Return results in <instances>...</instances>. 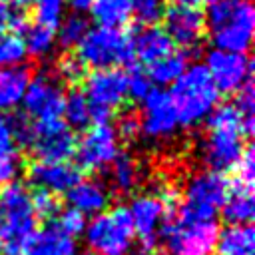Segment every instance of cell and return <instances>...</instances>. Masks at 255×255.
<instances>
[{"label":"cell","mask_w":255,"mask_h":255,"mask_svg":"<svg viewBox=\"0 0 255 255\" xmlns=\"http://www.w3.org/2000/svg\"><path fill=\"white\" fill-rule=\"evenodd\" d=\"M205 24L215 50L247 54L253 42L255 10L251 0H213Z\"/></svg>","instance_id":"cell-1"},{"label":"cell","mask_w":255,"mask_h":255,"mask_svg":"<svg viewBox=\"0 0 255 255\" xmlns=\"http://www.w3.org/2000/svg\"><path fill=\"white\" fill-rule=\"evenodd\" d=\"M167 94L177 116V124L185 128H193L205 122L221 98L203 64L187 66L181 78L169 86Z\"/></svg>","instance_id":"cell-2"},{"label":"cell","mask_w":255,"mask_h":255,"mask_svg":"<svg viewBox=\"0 0 255 255\" xmlns=\"http://www.w3.org/2000/svg\"><path fill=\"white\" fill-rule=\"evenodd\" d=\"M34 229L36 215L28 187L18 181L0 187V253L18 255Z\"/></svg>","instance_id":"cell-3"},{"label":"cell","mask_w":255,"mask_h":255,"mask_svg":"<svg viewBox=\"0 0 255 255\" xmlns=\"http://www.w3.org/2000/svg\"><path fill=\"white\" fill-rule=\"evenodd\" d=\"M229 193V179L217 171H199L189 177L183 199L179 201L177 209L171 211L179 219L189 221H205L215 219L217 211H221ZM169 215V213H167Z\"/></svg>","instance_id":"cell-4"},{"label":"cell","mask_w":255,"mask_h":255,"mask_svg":"<svg viewBox=\"0 0 255 255\" xmlns=\"http://www.w3.org/2000/svg\"><path fill=\"white\" fill-rule=\"evenodd\" d=\"M76 56L86 68L112 70L122 66H133L131 36L126 30L114 28H90L84 40L76 48Z\"/></svg>","instance_id":"cell-5"},{"label":"cell","mask_w":255,"mask_h":255,"mask_svg":"<svg viewBox=\"0 0 255 255\" xmlns=\"http://www.w3.org/2000/svg\"><path fill=\"white\" fill-rule=\"evenodd\" d=\"M133 235L131 215L126 205L102 211L86 225V241L96 255H128Z\"/></svg>","instance_id":"cell-6"},{"label":"cell","mask_w":255,"mask_h":255,"mask_svg":"<svg viewBox=\"0 0 255 255\" xmlns=\"http://www.w3.org/2000/svg\"><path fill=\"white\" fill-rule=\"evenodd\" d=\"M217 233L219 227L215 219L189 221L169 213L159 229V241H163L173 255H209L215 247Z\"/></svg>","instance_id":"cell-7"},{"label":"cell","mask_w":255,"mask_h":255,"mask_svg":"<svg viewBox=\"0 0 255 255\" xmlns=\"http://www.w3.org/2000/svg\"><path fill=\"white\" fill-rule=\"evenodd\" d=\"M86 98L90 104L92 126L108 124L112 114L124 106L128 98V72L122 68L94 70L86 76Z\"/></svg>","instance_id":"cell-8"},{"label":"cell","mask_w":255,"mask_h":255,"mask_svg":"<svg viewBox=\"0 0 255 255\" xmlns=\"http://www.w3.org/2000/svg\"><path fill=\"white\" fill-rule=\"evenodd\" d=\"M78 135L60 118L48 122H34V131L28 149L36 161L46 163H68L76 153Z\"/></svg>","instance_id":"cell-9"},{"label":"cell","mask_w":255,"mask_h":255,"mask_svg":"<svg viewBox=\"0 0 255 255\" xmlns=\"http://www.w3.org/2000/svg\"><path fill=\"white\" fill-rule=\"evenodd\" d=\"M64 100L66 96L58 76L40 72L30 78L22 98V106L28 118H34L36 122H48L62 118Z\"/></svg>","instance_id":"cell-10"},{"label":"cell","mask_w":255,"mask_h":255,"mask_svg":"<svg viewBox=\"0 0 255 255\" xmlns=\"http://www.w3.org/2000/svg\"><path fill=\"white\" fill-rule=\"evenodd\" d=\"M118 135L110 124L90 126L84 129L82 137L76 143V161L80 171H102L112 165L118 157Z\"/></svg>","instance_id":"cell-11"},{"label":"cell","mask_w":255,"mask_h":255,"mask_svg":"<svg viewBox=\"0 0 255 255\" xmlns=\"http://www.w3.org/2000/svg\"><path fill=\"white\" fill-rule=\"evenodd\" d=\"M129 215L133 223V233L139 237V255H153L159 245V229L167 215L165 205L153 193H143L131 199Z\"/></svg>","instance_id":"cell-12"},{"label":"cell","mask_w":255,"mask_h":255,"mask_svg":"<svg viewBox=\"0 0 255 255\" xmlns=\"http://www.w3.org/2000/svg\"><path fill=\"white\" fill-rule=\"evenodd\" d=\"M205 70L209 72L215 88L219 94H237L245 82L251 80L253 64L247 54L223 52V50H209L205 56Z\"/></svg>","instance_id":"cell-13"},{"label":"cell","mask_w":255,"mask_h":255,"mask_svg":"<svg viewBox=\"0 0 255 255\" xmlns=\"http://www.w3.org/2000/svg\"><path fill=\"white\" fill-rule=\"evenodd\" d=\"M245 151L243 135L237 129H207L199 143V157L209 171H233Z\"/></svg>","instance_id":"cell-14"},{"label":"cell","mask_w":255,"mask_h":255,"mask_svg":"<svg viewBox=\"0 0 255 255\" xmlns=\"http://www.w3.org/2000/svg\"><path fill=\"white\" fill-rule=\"evenodd\" d=\"M161 20L165 24L163 30L171 38L173 46H179L185 52H189L191 48L195 50L201 44V40L205 38L207 24H205V16L199 8L171 4V6H165Z\"/></svg>","instance_id":"cell-15"},{"label":"cell","mask_w":255,"mask_h":255,"mask_svg":"<svg viewBox=\"0 0 255 255\" xmlns=\"http://www.w3.org/2000/svg\"><path fill=\"white\" fill-rule=\"evenodd\" d=\"M143 114L139 120V131L151 139L169 137L177 129V116L173 112L169 94L161 88H151L149 94L141 102Z\"/></svg>","instance_id":"cell-16"},{"label":"cell","mask_w":255,"mask_h":255,"mask_svg":"<svg viewBox=\"0 0 255 255\" xmlns=\"http://www.w3.org/2000/svg\"><path fill=\"white\" fill-rule=\"evenodd\" d=\"M26 177L34 185V189L48 191L52 195H64L68 193L80 179L82 171L68 163H46V161H32L26 167Z\"/></svg>","instance_id":"cell-17"},{"label":"cell","mask_w":255,"mask_h":255,"mask_svg":"<svg viewBox=\"0 0 255 255\" xmlns=\"http://www.w3.org/2000/svg\"><path fill=\"white\" fill-rule=\"evenodd\" d=\"M131 36V50H133V58H137L141 64L151 66L157 60L169 56L171 52H175L171 38L167 36V32L163 30V26L155 24V26H141L137 28Z\"/></svg>","instance_id":"cell-18"},{"label":"cell","mask_w":255,"mask_h":255,"mask_svg":"<svg viewBox=\"0 0 255 255\" xmlns=\"http://www.w3.org/2000/svg\"><path fill=\"white\" fill-rule=\"evenodd\" d=\"M24 255H78L74 237L66 235L56 221L34 229L22 245Z\"/></svg>","instance_id":"cell-19"},{"label":"cell","mask_w":255,"mask_h":255,"mask_svg":"<svg viewBox=\"0 0 255 255\" xmlns=\"http://www.w3.org/2000/svg\"><path fill=\"white\" fill-rule=\"evenodd\" d=\"M70 207L78 209L84 215H100L110 201L108 189L102 181L98 179H80L68 193Z\"/></svg>","instance_id":"cell-20"},{"label":"cell","mask_w":255,"mask_h":255,"mask_svg":"<svg viewBox=\"0 0 255 255\" xmlns=\"http://www.w3.org/2000/svg\"><path fill=\"white\" fill-rule=\"evenodd\" d=\"M255 201L253 187L229 181V193L221 207V215L229 225H249L253 221Z\"/></svg>","instance_id":"cell-21"},{"label":"cell","mask_w":255,"mask_h":255,"mask_svg":"<svg viewBox=\"0 0 255 255\" xmlns=\"http://www.w3.org/2000/svg\"><path fill=\"white\" fill-rule=\"evenodd\" d=\"M32 74L26 66L0 68V114L16 110L22 104Z\"/></svg>","instance_id":"cell-22"},{"label":"cell","mask_w":255,"mask_h":255,"mask_svg":"<svg viewBox=\"0 0 255 255\" xmlns=\"http://www.w3.org/2000/svg\"><path fill=\"white\" fill-rule=\"evenodd\" d=\"M217 255H255V231L249 225H227L217 233Z\"/></svg>","instance_id":"cell-23"},{"label":"cell","mask_w":255,"mask_h":255,"mask_svg":"<svg viewBox=\"0 0 255 255\" xmlns=\"http://www.w3.org/2000/svg\"><path fill=\"white\" fill-rule=\"evenodd\" d=\"M88 12L100 28L114 30H122L124 26H128L133 16L131 0H94Z\"/></svg>","instance_id":"cell-24"},{"label":"cell","mask_w":255,"mask_h":255,"mask_svg":"<svg viewBox=\"0 0 255 255\" xmlns=\"http://www.w3.org/2000/svg\"><path fill=\"white\" fill-rule=\"evenodd\" d=\"M187 70V54L185 52H171L169 56L157 60L155 64L147 66V78L151 84L159 86H171L181 78V74Z\"/></svg>","instance_id":"cell-25"},{"label":"cell","mask_w":255,"mask_h":255,"mask_svg":"<svg viewBox=\"0 0 255 255\" xmlns=\"http://www.w3.org/2000/svg\"><path fill=\"white\" fill-rule=\"evenodd\" d=\"M112 185L120 193H131L139 179V169L135 159L129 153H118V157L110 165Z\"/></svg>","instance_id":"cell-26"},{"label":"cell","mask_w":255,"mask_h":255,"mask_svg":"<svg viewBox=\"0 0 255 255\" xmlns=\"http://www.w3.org/2000/svg\"><path fill=\"white\" fill-rule=\"evenodd\" d=\"M64 122L76 131V129H88L90 128V104L82 90H72L64 100Z\"/></svg>","instance_id":"cell-27"},{"label":"cell","mask_w":255,"mask_h":255,"mask_svg":"<svg viewBox=\"0 0 255 255\" xmlns=\"http://www.w3.org/2000/svg\"><path fill=\"white\" fill-rule=\"evenodd\" d=\"M22 40L26 46V54H30L34 58H44L54 50L56 30H50V28L40 26V24H30L28 30L24 32Z\"/></svg>","instance_id":"cell-28"},{"label":"cell","mask_w":255,"mask_h":255,"mask_svg":"<svg viewBox=\"0 0 255 255\" xmlns=\"http://www.w3.org/2000/svg\"><path fill=\"white\" fill-rule=\"evenodd\" d=\"M90 24L82 14H70L64 18L56 30V42H60L64 48H78V44L88 34Z\"/></svg>","instance_id":"cell-29"},{"label":"cell","mask_w":255,"mask_h":255,"mask_svg":"<svg viewBox=\"0 0 255 255\" xmlns=\"http://www.w3.org/2000/svg\"><path fill=\"white\" fill-rule=\"evenodd\" d=\"M207 129H237L241 133V114L231 102L217 104L213 112L205 118Z\"/></svg>","instance_id":"cell-30"},{"label":"cell","mask_w":255,"mask_h":255,"mask_svg":"<svg viewBox=\"0 0 255 255\" xmlns=\"http://www.w3.org/2000/svg\"><path fill=\"white\" fill-rule=\"evenodd\" d=\"M26 46L22 36L16 34H2L0 36V68H12V66H22L26 60Z\"/></svg>","instance_id":"cell-31"},{"label":"cell","mask_w":255,"mask_h":255,"mask_svg":"<svg viewBox=\"0 0 255 255\" xmlns=\"http://www.w3.org/2000/svg\"><path fill=\"white\" fill-rule=\"evenodd\" d=\"M34 4V24L56 30L64 16L66 0H32Z\"/></svg>","instance_id":"cell-32"},{"label":"cell","mask_w":255,"mask_h":255,"mask_svg":"<svg viewBox=\"0 0 255 255\" xmlns=\"http://www.w3.org/2000/svg\"><path fill=\"white\" fill-rule=\"evenodd\" d=\"M58 80H64L72 86L76 84H82L88 76V68L82 64V60L76 56V54H66L58 60Z\"/></svg>","instance_id":"cell-33"},{"label":"cell","mask_w":255,"mask_h":255,"mask_svg":"<svg viewBox=\"0 0 255 255\" xmlns=\"http://www.w3.org/2000/svg\"><path fill=\"white\" fill-rule=\"evenodd\" d=\"M131 12L143 26H155L165 12V0H131Z\"/></svg>","instance_id":"cell-34"},{"label":"cell","mask_w":255,"mask_h":255,"mask_svg":"<svg viewBox=\"0 0 255 255\" xmlns=\"http://www.w3.org/2000/svg\"><path fill=\"white\" fill-rule=\"evenodd\" d=\"M6 120H8V126H10V131H12L16 145L28 147L30 139H32V131H34L32 118H28L24 112H12V114H6Z\"/></svg>","instance_id":"cell-35"},{"label":"cell","mask_w":255,"mask_h":255,"mask_svg":"<svg viewBox=\"0 0 255 255\" xmlns=\"http://www.w3.org/2000/svg\"><path fill=\"white\" fill-rule=\"evenodd\" d=\"M30 199H32V209H34V215L42 217V219H52L54 215H58L62 209H60V199L48 191H42V189H34L30 191Z\"/></svg>","instance_id":"cell-36"},{"label":"cell","mask_w":255,"mask_h":255,"mask_svg":"<svg viewBox=\"0 0 255 255\" xmlns=\"http://www.w3.org/2000/svg\"><path fill=\"white\" fill-rule=\"evenodd\" d=\"M151 88L153 84L149 82L147 74L137 66H131V70L128 72V96L133 102H143V98L149 94Z\"/></svg>","instance_id":"cell-37"},{"label":"cell","mask_w":255,"mask_h":255,"mask_svg":"<svg viewBox=\"0 0 255 255\" xmlns=\"http://www.w3.org/2000/svg\"><path fill=\"white\" fill-rule=\"evenodd\" d=\"M56 225H58L66 235L76 237V235H80L82 231H86V215L80 213V211L74 209V207H68V209H64V211L58 213Z\"/></svg>","instance_id":"cell-38"},{"label":"cell","mask_w":255,"mask_h":255,"mask_svg":"<svg viewBox=\"0 0 255 255\" xmlns=\"http://www.w3.org/2000/svg\"><path fill=\"white\" fill-rule=\"evenodd\" d=\"M235 183H243V185H251L253 187V177H255V153H253V145H245V151L239 159V163L235 165Z\"/></svg>","instance_id":"cell-39"},{"label":"cell","mask_w":255,"mask_h":255,"mask_svg":"<svg viewBox=\"0 0 255 255\" xmlns=\"http://www.w3.org/2000/svg\"><path fill=\"white\" fill-rule=\"evenodd\" d=\"M235 96V102L233 106L237 108V112L241 114V118H253V112H255V92H253V80L245 82L243 88L233 94Z\"/></svg>","instance_id":"cell-40"},{"label":"cell","mask_w":255,"mask_h":255,"mask_svg":"<svg viewBox=\"0 0 255 255\" xmlns=\"http://www.w3.org/2000/svg\"><path fill=\"white\" fill-rule=\"evenodd\" d=\"M116 129V135L122 137L124 141H131L135 139L141 131H139V120L133 116V114H124L120 116L118 120V126L114 128Z\"/></svg>","instance_id":"cell-41"},{"label":"cell","mask_w":255,"mask_h":255,"mask_svg":"<svg viewBox=\"0 0 255 255\" xmlns=\"http://www.w3.org/2000/svg\"><path fill=\"white\" fill-rule=\"evenodd\" d=\"M10 155H16V141L12 137L6 114H0V159Z\"/></svg>","instance_id":"cell-42"},{"label":"cell","mask_w":255,"mask_h":255,"mask_svg":"<svg viewBox=\"0 0 255 255\" xmlns=\"http://www.w3.org/2000/svg\"><path fill=\"white\" fill-rule=\"evenodd\" d=\"M20 173V159L18 155H10V157H4L0 159V185H8V183H14L16 177Z\"/></svg>","instance_id":"cell-43"},{"label":"cell","mask_w":255,"mask_h":255,"mask_svg":"<svg viewBox=\"0 0 255 255\" xmlns=\"http://www.w3.org/2000/svg\"><path fill=\"white\" fill-rule=\"evenodd\" d=\"M10 12H12L10 4H8L6 0H0V36H2V34H6V30H8Z\"/></svg>","instance_id":"cell-44"},{"label":"cell","mask_w":255,"mask_h":255,"mask_svg":"<svg viewBox=\"0 0 255 255\" xmlns=\"http://www.w3.org/2000/svg\"><path fill=\"white\" fill-rule=\"evenodd\" d=\"M66 2L74 8V14H82V12L90 10V6H92L94 0H66Z\"/></svg>","instance_id":"cell-45"},{"label":"cell","mask_w":255,"mask_h":255,"mask_svg":"<svg viewBox=\"0 0 255 255\" xmlns=\"http://www.w3.org/2000/svg\"><path fill=\"white\" fill-rule=\"evenodd\" d=\"M173 4H181V6H193V8H197L199 4H205V6H209L213 0H171Z\"/></svg>","instance_id":"cell-46"}]
</instances>
